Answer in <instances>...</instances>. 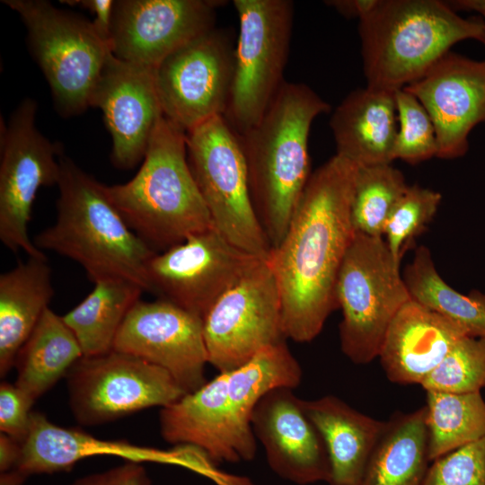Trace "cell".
Returning <instances> with one entry per match:
<instances>
[{"label":"cell","instance_id":"obj_1","mask_svg":"<svg viewBox=\"0 0 485 485\" xmlns=\"http://www.w3.org/2000/svg\"><path fill=\"white\" fill-rule=\"evenodd\" d=\"M358 165L334 154L312 172L287 232L267 260L286 339L309 342L338 308V275L356 234L351 202Z\"/></svg>","mask_w":485,"mask_h":485},{"label":"cell","instance_id":"obj_2","mask_svg":"<svg viewBox=\"0 0 485 485\" xmlns=\"http://www.w3.org/2000/svg\"><path fill=\"white\" fill-rule=\"evenodd\" d=\"M302 376L286 341L269 347L162 408V436L173 445L198 448L211 462L251 461L257 451L251 416L258 401L272 389L296 388Z\"/></svg>","mask_w":485,"mask_h":485},{"label":"cell","instance_id":"obj_3","mask_svg":"<svg viewBox=\"0 0 485 485\" xmlns=\"http://www.w3.org/2000/svg\"><path fill=\"white\" fill-rule=\"evenodd\" d=\"M330 110L305 84L285 81L258 123L239 136L251 201L272 249L283 239L312 174V124Z\"/></svg>","mask_w":485,"mask_h":485},{"label":"cell","instance_id":"obj_4","mask_svg":"<svg viewBox=\"0 0 485 485\" xmlns=\"http://www.w3.org/2000/svg\"><path fill=\"white\" fill-rule=\"evenodd\" d=\"M59 161L57 219L34 237L35 246L77 262L92 282L120 278L149 293L146 266L157 252L129 228L105 184L63 153Z\"/></svg>","mask_w":485,"mask_h":485},{"label":"cell","instance_id":"obj_5","mask_svg":"<svg viewBox=\"0 0 485 485\" xmlns=\"http://www.w3.org/2000/svg\"><path fill=\"white\" fill-rule=\"evenodd\" d=\"M366 86L395 92L421 78L457 42L485 40V23L440 0H376L359 19Z\"/></svg>","mask_w":485,"mask_h":485},{"label":"cell","instance_id":"obj_6","mask_svg":"<svg viewBox=\"0 0 485 485\" xmlns=\"http://www.w3.org/2000/svg\"><path fill=\"white\" fill-rule=\"evenodd\" d=\"M106 192L129 228L157 253L214 226L189 165L186 132L164 116L136 175L106 185Z\"/></svg>","mask_w":485,"mask_h":485},{"label":"cell","instance_id":"obj_7","mask_svg":"<svg viewBox=\"0 0 485 485\" xmlns=\"http://www.w3.org/2000/svg\"><path fill=\"white\" fill-rule=\"evenodd\" d=\"M335 296L342 313L341 351L357 365L370 363L378 357L392 319L411 299L400 263L384 236L355 234L338 275Z\"/></svg>","mask_w":485,"mask_h":485},{"label":"cell","instance_id":"obj_8","mask_svg":"<svg viewBox=\"0 0 485 485\" xmlns=\"http://www.w3.org/2000/svg\"><path fill=\"white\" fill-rule=\"evenodd\" d=\"M27 30V44L51 89L55 107L72 117L90 107L110 46L92 22L45 0H4Z\"/></svg>","mask_w":485,"mask_h":485},{"label":"cell","instance_id":"obj_9","mask_svg":"<svg viewBox=\"0 0 485 485\" xmlns=\"http://www.w3.org/2000/svg\"><path fill=\"white\" fill-rule=\"evenodd\" d=\"M189 165L214 226L261 260L272 247L257 217L239 136L224 116L186 132Z\"/></svg>","mask_w":485,"mask_h":485},{"label":"cell","instance_id":"obj_10","mask_svg":"<svg viewBox=\"0 0 485 485\" xmlns=\"http://www.w3.org/2000/svg\"><path fill=\"white\" fill-rule=\"evenodd\" d=\"M239 31L224 118L238 135L264 115L285 83L294 22L290 0H234Z\"/></svg>","mask_w":485,"mask_h":485},{"label":"cell","instance_id":"obj_11","mask_svg":"<svg viewBox=\"0 0 485 485\" xmlns=\"http://www.w3.org/2000/svg\"><path fill=\"white\" fill-rule=\"evenodd\" d=\"M68 403L83 426L117 420L152 407H167L186 394L163 368L110 350L83 356L66 375Z\"/></svg>","mask_w":485,"mask_h":485},{"label":"cell","instance_id":"obj_12","mask_svg":"<svg viewBox=\"0 0 485 485\" xmlns=\"http://www.w3.org/2000/svg\"><path fill=\"white\" fill-rule=\"evenodd\" d=\"M37 103L24 99L1 131L0 240L12 251L46 256L28 233L38 190L58 184L63 153L36 128Z\"/></svg>","mask_w":485,"mask_h":485},{"label":"cell","instance_id":"obj_13","mask_svg":"<svg viewBox=\"0 0 485 485\" xmlns=\"http://www.w3.org/2000/svg\"><path fill=\"white\" fill-rule=\"evenodd\" d=\"M262 260L212 226L149 260V293L204 320L216 301Z\"/></svg>","mask_w":485,"mask_h":485},{"label":"cell","instance_id":"obj_14","mask_svg":"<svg viewBox=\"0 0 485 485\" xmlns=\"http://www.w3.org/2000/svg\"><path fill=\"white\" fill-rule=\"evenodd\" d=\"M234 48L227 30L214 28L166 57L154 68L164 117L188 132L224 116L233 83Z\"/></svg>","mask_w":485,"mask_h":485},{"label":"cell","instance_id":"obj_15","mask_svg":"<svg viewBox=\"0 0 485 485\" xmlns=\"http://www.w3.org/2000/svg\"><path fill=\"white\" fill-rule=\"evenodd\" d=\"M203 331L208 364L220 373L286 341L279 289L267 260L216 301L203 320Z\"/></svg>","mask_w":485,"mask_h":485},{"label":"cell","instance_id":"obj_16","mask_svg":"<svg viewBox=\"0 0 485 485\" xmlns=\"http://www.w3.org/2000/svg\"><path fill=\"white\" fill-rule=\"evenodd\" d=\"M113 349L163 368L186 393L207 383L203 320L164 299L138 300L125 318Z\"/></svg>","mask_w":485,"mask_h":485},{"label":"cell","instance_id":"obj_17","mask_svg":"<svg viewBox=\"0 0 485 485\" xmlns=\"http://www.w3.org/2000/svg\"><path fill=\"white\" fill-rule=\"evenodd\" d=\"M219 0H115L111 53L155 68L171 53L215 28Z\"/></svg>","mask_w":485,"mask_h":485},{"label":"cell","instance_id":"obj_18","mask_svg":"<svg viewBox=\"0 0 485 485\" xmlns=\"http://www.w3.org/2000/svg\"><path fill=\"white\" fill-rule=\"evenodd\" d=\"M90 107L99 108L103 114L112 140L111 163L129 170L142 162L164 116L154 68L123 61L110 53L93 91Z\"/></svg>","mask_w":485,"mask_h":485},{"label":"cell","instance_id":"obj_19","mask_svg":"<svg viewBox=\"0 0 485 485\" xmlns=\"http://www.w3.org/2000/svg\"><path fill=\"white\" fill-rule=\"evenodd\" d=\"M404 89L421 102L434 123L436 157L464 155L472 129L485 123V60L449 51Z\"/></svg>","mask_w":485,"mask_h":485},{"label":"cell","instance_id":"obj_20","mask_svg":"<svg viewBox=\"0 0 485 485\" xmlns=\"http://www.w3.org/2000/svg\"><path fill=\"white\" fill-rule=\"evenodd\" d=\"M251 427L269 467L278 476L299 485L330 484L331 469L325 443L292 388L266 392L253 410Z\"/></svg>","mask_w":485,"mask_h":485},{"label":"cell","instance_id":"obj_21","mask_svg":"<svg viewBox=\"0 0 485 485\" xmlns=\"http://www.w3.org/2000/svg\"><path fill=\"white\" fill-rule=\"evenodd\" d=\"M113 455L127 462H157L191 467L190 449L177 445L173 450L133 445L125 440H104L75 428H64L48 417L32 411L28 434L22 443L21 459L15 469L24 479L32 474H50L71 470L89 456Z\"/></svg>","mask_w":485,"mask_h":485},{"label":"cell","instance_id":"obj_22","mask_svg":"<svg viewBox=\"0 0 485 485\" xmlns=\"http://www.w3.org/2000/svg\"><path fill=\"white\" fill-rule=\"evenodd\" d=\"M464 336L457 324L411 298L392 319L378 357L391 382L421 384Z\"/></svg>","mask_w":485,"mask_h":485},{"label":"cell","instance_id":"obj_23","mask_svg":"<svg viewBox=\"0 0 485 485\" xmlns=\"http://www.w3.org/2000/svg\"><path fill=\"white\" fill-rule=\"evenodd\" d=\"M394 93L366 86L343 99L330 120L336 154L358 166L393 161L398 129Z\"/></svg>","mask_w":485,"mask_h":485},{"label":"cell","instance_id":"obj_24","mask_svg":"<svg viewBox=\"0 0 485 485\" xmlns=\"http://www.w3.org/2000/svg\"><path fill=\"white\" fill-rule=\"evenodd\" d=\"M302 406L325 443L330 485H360L386 421L363 414L333 395L302 400Z\"/></svg>","mask_w":485,"mask_h":485},{"label":"cell","instance_id":"obj_25","mask_svg":"<svg viewBox=\"0 0 485 485\" xmlns=\"http://www.w3.org/2000/svg\"><path fill=\"white\" fill-rule=\"evenodd\" d=\"M54 295L46 256L28 257L0 276V375L15 358Z\"/></svg>","mask_w":485,"mask_h":485},{"label":"cell","instance_id":"obj_26","mask_svg":"<svg viewBox=\"0 0 485 485\" xmlns=\"http://www.w3.org/2000/svg\"><path fill=\"white\" fill-rule=\"evenodd\" d=\"M426 406L386 421L360 485H422L428 471Z\"/></svg>","mask_w":485,"mask_h":485},{"label":"cell","instance_id":"obj_27","mask_svg":"<svg viewBox=\"0 0 485 485\" xmlns=\"http://www.w3.org/2000/svg\"><path fill=\"white\" fill-rule=\"evenodd\" d=\"M83 356L62 316L48 307L16 356L14 384L36 401L66 376Z\"/></svg>","mask_w":485,"mask_h":485},{"label":"cell","instance_id":"obj_28","mask_svg":"<svg viewBox=\"0 0 485 485\" xmlns=\"http://www.w3.org/2000/svg\"><path fill=\"white\" fill-rule=\"evenodd\" d=\"M93 283L88 295L62 315L85 357L113 349L125 318L145 292L138 285L120 278H104Z\"/></svg>","mask_w":485,"mask_h":485},{"label":"cell","instance_id":"obj_29","mask_svg":"<svg viewBox=\"0 0 485 485\" xmlns=\"http://www.w3.org/2000/svg\"><path fill=\"white\" fill-rule=\"evenodd\" d=\"M402 278L413 300L454 322L467 336L485 339V293L464 295L450 287L436 270L428 247L416 248Z\"/></svg>","mask_w":485,"mask_h":485},{"label":"cell","instance_id":"obj_30","mask_svg":"<svg viewBox=\"0 0 485 485\" xmlns=\"http://www.w3.org/2000/svg\"><path fill=\"white\" fill-rule=\"evenodd\" d=\"M426 392L429 461L485 437V401L481 392Z\"/></svg>","mask_w":485,"mask_h":485},{"label":"cell","instance_id":"obj_31","mask_svg":"<svg viewBox=\"0 0 485 485\" xmlns=\"http://www.w3.org/2000/svg\"><path fill=\"white\" fill-rule=\"evenodd\" d=\"M408 186L403 173L391 163L358 166L351 202L355 232L384 236L387 219Z\"/></svg>","mask_w":485,"mask_h":485},{"label":"cell","instance_id":"obj_32","mask_svg":"<svg viewBox=\"0 0 485 485\" xmlns=\"http://www.w3.org/2000/svg\"><path fill=\"white\" fill-rule=\"evenodd\" d=\"M420 385L425 391L481 392L485 387V339L463 337Z\"/></svg>","mask_w":485,"mask_h":485},{"label":"cell","instance_id":"obj_33","mask_svg":"<svg viewBox=\"0 0 485 485\" xmlns=\"http://www.w3.org/2000/svg\"><path fill=\"white\" fill-rule=\"evenodd\" d=\"M442 195L418 184L409 185L393 207L384 236L394 260L401 263L403 252L423 232L437 212Z\"/></svg>","mask_w":485,"mask_h":485},{"label":"cell","instance_id":"obj_34","mask_svg":"<svg viewBox=\"0 0 485 485\" xmlns=\"http://www.w3.org/2000/svg\"><path fill=\"white\" fill-rule=\"evenodd\" d=\"M398 129L392 150L393 160L410 164L437 155V140L434 123L421 102L404 88L394 93Z\"/></svg>","mask_w":485,"mask_h":485},{"label":"cell","instance_id":"obj_35","mask_svg":"<svg viewBox=\"0 0 485 485\" xmlns=\"http://www.w3.org/2000/svg\"><path fill=\"white\" fill-rule=\"evenodd\" d=\"M422 485H485V437L434 460Z\"/></svg>","mask_w":485,"mask_h":485},{"label":"cell","instance_id":"obj_36","mask_svg":"<svg viewBox=\"0 0 485 485\" xmlns=\"http://www.w3.org/2000/svg\"><path fill=\"white\" fill-rule=\"evenodd\" d=\"M34 401L15 384H0V432L22 443L31 418Z\"/></svg>","mask_w":485,"mask_h":485},{"label":"cell","instance_id":"obj_37","mask_svg":"<svg viewBox=\"0 0 485 485\" xmlns=\"http://www.w3.org/2000/svg\"><path fill=\"white\" fill-rule=\"evenodd\" d=\"M69 485H151L145 467L135 462L79 478Z\"/></svg>","mask_w":485,"mask_h":485},{"label":"cell","instance_id":"obj_38","mask_svg":"<svg viewBox=\"0 0 485 485\" xmlns=\"http://www.w3.org/2000/svg\"><path fill=\"white\" fill-rule=\"evenodd\" d=\"M61 2L89 10L94 16L92 21L93 28L110 48V31L115 0H66Z\"/></svg>","mask_w":485,"mask_h":485},{"label":"cell","instance_id":"obj_39","mask_svg":"<svg viewBox=\"0 0 485 485\" xmlns=\"http://www.w3.org/2000/svg\"><path fill=\"white\" fill-rule=\"evenodd\" d=\"M22 454V443L0 434V472H7L16 468Z\"/></svg>","mask_w":485,"mask_h":485},{"label":"cell","instance_id":"obj_40","mask_svg":"<svg viewBox=\"0 0 485 485\" xmlns=\"http://www.w3.org/2000/svg\"><path fill=\"white\" fill-rule=\"evenodd\" d=\"M326 3L343 16L359 20L375 6L376 0H333Z\"/></svg>","mask_w":485,"mask_h":485},{"label":"cell","instance_id":"obj_41","mask_svg":"<svg viewBox=\"0 0 485 485\" xmlns=\"http://www.w3.org/2000/svg\"><path fill=\"white\" fill-rule=\"evenodd\" d=\"M480 13L481 14L482 19H483L484 23H485V4H484V5H483V7H482V9H481V11ZM483 44L485 45V40H484Z\"/></svg>","mask_w":485,"mask_h":485}]
</instances>
